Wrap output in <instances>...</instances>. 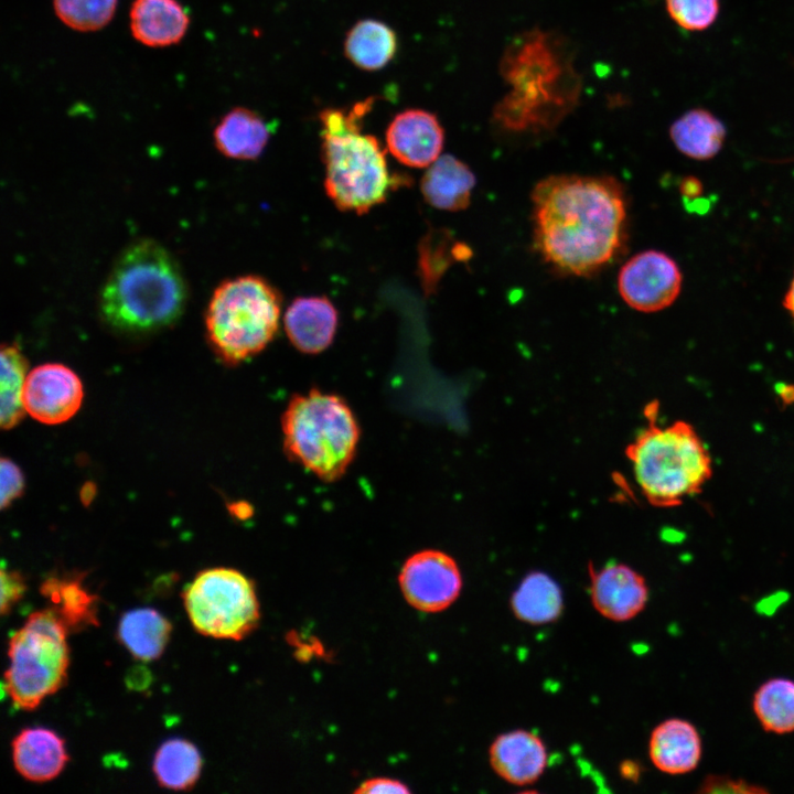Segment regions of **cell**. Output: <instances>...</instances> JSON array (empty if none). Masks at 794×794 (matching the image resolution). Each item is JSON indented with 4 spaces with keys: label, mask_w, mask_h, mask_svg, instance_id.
Instances as JSON below:
<instances>
[{
    "label": "cell",
    "mask_w": 794,
    "mask_h": 794,
    "mask_svg": "<svg viewBox=\"0 0 794 794\" xmlns=\"http://www.w3.org/2000/svg\"><path fill=\"white\" fill-rule=\"evenodd\" d=\"M407 785L391 779L386 777H375L369 779L365 782H363L357 790H355V793H362V794H397V793H409Z\"/></svg>",
    "instance_id": "obj_36"
},
{
    "label": "cell",
    "mask_w": 794,
    "mask_h": 794,
    "mask_svg": "<svg viewBox=\"0 0 794 794\" xmlns=\"http://www.w3.org/2000/svg\"><path fill=\"white\" fill-rule=\"evenodd\" d=\"M228 511L236 519L245 521L253 515V506L247 502H235L228 505Z\"/></svg>",
    "instance_id": "obj_38"
},
{
    "label": "cell",
    "mask_w": 794,
    "mask_h": 794,
    "mask_svg": "<svg viewBox=\"0 0 794 794\" xmlns=\"http://www.w3.org/2000/svg\"><path fill=\"white\" fill-rule=\"evenodd\" d=\"M281 429L288 457L325 482L344 475L360 440V427L347 403L319 389L290 399Z\"/></svg>",
    "instance_id": "obj_6"
},
{
    "label": "cell",
    "mask_w": 794,
    "mask_h": 794,
    "mask_svg": "<svg viewBox=\"0 0 794 794\" xmlns=\"http://www.w3.org/2000/svg\"><path fill=\"white\" fill-rule=\"evenodd\" d=\"M492 770L509 784L523 786L536 782L544 773L548 753L541 738L517 729L498 734L489 748Z\"/></svg>",
    "instance_id": "obj_15"
},
{
    "label": "cell",
    "mask_w": 794,
    "mask_h": 794,
    "mask_svg": "<svg viewBox=\"0 0 794 794\" xmlns=\"http://www.w3.org/2000/svg\"><path fill=\"white\" fill-rule=\"evenodd\" d=\"M683 276L677 262L659 250L631 257L620 269L618 289L632 309L652 313L672 305L680 293Z\"/></svg>",
    "instance_id": "obj_10"
},
{
    "label": "cell",
    "mask_w": 794,
    "mask_h": 794,
    "mask_svg": "<svg viewBox=\"0 0 794 794\" xmlns=\"http://www.w3.org/2000/svg\"><path fill=\"white\" fill-rule=\"evenodd\" d=\"M769 790L750 783L743 779H733L729 775L709 774L704 777L698 793H732V794H763Z\"/></svg>",
    "instance_id": "obj_33"
},
{
    "label": "cell",
    "mask_w": 794,
    "mask_h": 794,
    "mask_svg": "<svg viewBox=\"0 0 794 794\" xmlns=\"http://www.w3.org/2000/svg\"><path fill=\"white\" fill-rule=\"evenodd\" d=\"M399 587L415 609L436 613L449 608L460 596L462 576L457 561L437 549L411 555L400 569Z\"/></svg>",
    "instance_id": "obj_11"
},
{
    "label": "cell",
    "mask_w": 794,
    "mask_h": 794,
    "mask_svg": "<svg viewBox=\"0 0 794 794\" xmlns=\"http://www.w3.org/2000/svg\"><path fill=\"white\" fill-rule=\"evenodd\" d=\"M669 18L682 29L700 32L717 20L720 0H665Z\"/></svg>",
    "instance_id": "obj_32"
},
{
    "label": "cell",
    "mask_w": 794,
    "mask_h": 794,
    "mask_svg": "<svg viewBox=\"0 0 794 794\" xmlns=\"http://www.w3.org/2000/svg\"><path fill=\"white\" fill-rule=\"evenodd\" d=\"M500 72L509 89L494 107L493 119L505 131H551L579 101L581 78L573 55L556 33L533 29L515 37Z\"/></svg>",
    "instance_id": "obj_2"
},
{
    "label": "cell",
    "mask_w": 794,
    "mask_h": 794,
    "mask_svg": "<svg viewBox=\"0 0 794 794\" xmlns=\"http://www.w3.org/2000/svg\"><path fill=\"white\" fill-rule=\"evenodd\" d=\"M444 130L437 116L423 109L397 114L386 130V144L391 155L410 168H428L439 157Z\"/></svg>",
    "instance_id": "obj_14"
},
{
    "label": "cell",
    "mask_w": 794,
    "mask_h": 794,
    "mask_svg": "<svg viewBox=\"0 0 794 794\" xmlns=\"http://www.w3.org/2000/svg\"><path fill=\"white\" fill-rule=\"evenodd\" d=\"M513 614L527 624L556 621L564 610L561 588L549 575L534 571L524 577L511 597Z\"/></svg>",
    "instance_id": "obj_24"
},
{
    "label": "cell",
    "mask_w": 794,
    "mask_h": 794,
    "mask_svg": "<svg viewBox=\"0 0 794 794\" xmlns=\"http://www.w3.org/2000/svg\"><path fill=\"white\" fill-rule=\"evenodd\" d=\"M650 425L627 446L626 455L634 479L650 504L679 505L701 492L712 475L709 451L695 428L682 420L659 427L656 406H651Z\"/></svg>",
    "instance_id": "obj_5"
},
{
    "label": "cell",
    "mask_w": 794,
    "mask_h": 794,
    "mask_svg": "<svg viewBox=\"0 0 794 794\" xmlns=\"http://www.w3.org/2000/svg\"><path fill=\"white\" fill-rule=\"evenodd\" d=\"M589 577L591 603L603 618L625 622L645 609L650 594L646 580L627 565L589 566Z\"/></svg>",
    "instance_id": "obj_13"
},
{
    "label": "cell",
    "mask_w": 794,
    "mask_h": 794,
    "mask_svg": "<svg viewBox=\"0 0 794 794\" xmlns=\"http://www.w3.org/2000/svg\"><path fill=\"white\" fill-rule=\"evenodd\" d=\"M783 305L794 318V276L784 296Z\"/></svg>",
    "instance_id": "obj_40"
},
{
    "label": "cell",
    "mask_w": 794,
    "mask_h": 794,
    "mask_svg": "<svg viewBox=\"0 0 794 794\" xmlns=\"http://www.w3.org/2000/svg\"><path fill=\"white\" fill-rule=\"evenodd\" d=\"M1 409L2 429L17 426L24 416L23 388L28 363L17 343L1 345Z\"/></svg>",
    "instance_id": "obj_29"
},
{
    "label": "cell",
    "mask_w": 794,
    "mask_h": 794,
    "mask_svg": "<svg viewBox=\"0 0 794 794\" xmlns=\"http://www.w3.org/2000/svg\"><path fill=\"white\" fill-rule=\"evenodd\" d=\"M182 598L193 627L205 636L239 641L251 633L260 620L254 582L233 568L198 572Z\"/></svg>",
    "instance_id": "obj_9"
},
{
    "label": "cell",
    "mask_w": 794,
    "mask_h": 794,
    "mask_svg": "<svg viewBox=\"0 0 794 794\" xmlns=\"http://www.w3.org/2000/svg\"><path fill=\"white\" fill-rule=\"evenodd\" d=\"M373 103L367 98L350 109L328 108L319 116L325 192L339 210L360 215L385 202L395 185L385 150L375 136L362 130Z\"/></svg>",
    "instance_id": "obj_4"
},
{
    "label": "cell",
    "mask_w": 794,
    "mask_h": 794,
    "mask_svg": "<svg viewBox=\"0 0 794 794\" xmlns=\"http://www.w3.org/2000/svg\"><path fill=\"white\" fill-rule=\"evenodd\" d=\"M701 755L700 733L688 720L669 718L659 722L651 732L648 757L663 773H689L698 766Z\"/></svg>",
    "instance_id": "obj_17"
},
{
    "label": "cell",
    "mask_w": 794,
    "mask_h": 794,
    "mask_svg": "<svg viewBox=\"0 0 794 794\" xmlns=\"http://www.w3.org/2000/svg\"><path fill=\"white\" fill-rule=\"evenodd\" d=\"M1 473V508L9 507L24 491V475L21 469L10 459L2 458Z\"/></svg>",
    "instance_id": "obj_34"
},
{
    "label": "cell",
    "mask_w": 794,
    "mask_h": 794,
    "mask_svg": "<svg viewBox=\"0 0 794 794\" xmlns=\"http://www.w3.org/2000/svg\"><path fill=\"white\" fill-rule=\"evenodd\" d=\"M95 486L94 485H85L82 490V500L84 503L90 502L93 496L95 495Z\"/></svg>",
    "instance_id": "obj_42"
},
{
    "label": "cell",
    "mask_w": 794,
    "mask_h": 794,
    "mask_svg": "<svg viewBox=\"0 0 794 794\" xmlns=\"http://www.w3.org/2000/svg\"><path fill=\"white\" fill-rule=\"evenodd\" d=\"M281 296L265 278L244 275L222 281L204 315L207 341L215 355L236 365L260 353L279 329Z\"/></svg>",
    "instance_id": "obj_7"
},
{
    "label": "cell",
    "mask_w": 794,
    "mask_h": 794,
    "mask_svg": "<svg viewBox=\"0 0 794 794\" xmlns=\"http://www.w3.org/2000/svg\"><path fill=\"white\" fill-rule=\"evenodd\" d=\"M679 192L683 196L684 203L695 201L702 196V182L694 175L685 176L680 181Z\"/></svg>",
    "instance_id": "obj_37"
},
{
    "label": "cell",
    "mask_w": 794,
    "mask_h": 794,
    "mask_svg": "<svg viewBox=\"0 0 794 794\" xmlns=\"http://www.w3.org/2000/svg\"><path fill=\"white\" fill-rule=\"evenodd\" d=\"M475 186V175L460 159L440 155L428 167L420 181L423 198L431 206L449 212L466 208Z\"/></svg>",
    "instance_id": "obj_20"
},
{
    "label": "cell",
    "mask_w": 794,
    "mask_h": 794,
    "mask_svg": "<svg viewBox=\"0 0 794 794\" xmlns=\"http://www.w3.org/2000/svg\"><path fill=\"white\" fill-rule=\"evenodd\" d=\"M270 128L256 111L235 107L229 110L213 132L216 149L235 160L257 159L268 143Z\"/></svg>",
    "instance_id": "obj_21"
},
{
    "label": "cell",
    "mask_w": 794,
    "mask_h": 794,
    "mask_svg": "<svg viewBox=\"0 0 794 794\" xmlns=\"http://www.w3.org/2000/svg\"><path fill=\"white\" fill-rule=\"evenodd\" d=\"M17 772L31 782L55 779L68 761L64 740L46 728L23 729L12 741Z\"/></svg>",
    "instance_id": "obj_18"
},
{
    "label": "cell",
    "mask_w": 794,
    "mask_h": 794,
    "mask_svg": "<svg viewBox=\"0 0 794 794\" xmlns=\"http://www.w3.org/2000/svg\"><path fill=\"white\" fill-rule=\"evenodd\" d=\"M83 396L82 380L74 371L60 363H45L26 376L23 405L33 419L57 425L78 411Z\"/></svg>",
    "instance_id": "obj_12"
},
{
    "label": "cell",
    "mask_w": 794,
    "mask_h": 794,
    "mask_svg": "<svg viewBox=\"0 0 794 794\" xmlns=\"http://www.w3.org/2000/svg\"><path fill=\"white\" fill-rule=\"evenodd\" d=\"M118 0H53L57 18L68 28L93 32L106 26L114 17Z\"/></svg>",
    "instance_id": "obj_30"
},
{
    "label": "cell",
    "mask_w": 794,
    "mask_h": 794,
    "mask_svg": "<svg viewBox=\"0 0 794 794\" xmlns=\"http://www.w3.org/2000/svg\"><path fill=\"white\" fill-rule=\"evenodd\" d=\"M129 18L133 37L150 47L179 43L190 24L176 0H135Z\"/></svg>",
    "instance_id": "obj_19"
},
{
    "label": "cell",
    "mask_w": 794,
    "mask_h": 794,
    "mask_svg": "<svg viewBox=\"0 0 794 794\" xmlns=\"http://www.w3.org/2000/svg\"><path fill=\"white\" fill-rule=\"evenodd\" d=\"M68 631L45 609L33 612L9 641L4 688L13 705L35 709L65 683L69 665Z\"/></svg>",
    "instance_id": "obj_8"
},
{
    "label": "cell",
    "mask_w": 794,
    "mask_h": 794,
    "mask_svg": "<svg viewBox=\"0 0 794 794\" xmlns=\"http://www.w3.org/2000/svg\"><path fill=\"white\" fill-rule=\"evenodd\" d=\"M202 757L190 741L174 738L163 742L157 750L152 770L162 787L186 791L197 782L202 771Z\"/></svg>",
    "instance_id": "obj_27"
},
{
    "label": "cell",
    "mask_w": 794,
    "mask_h": 794,
    "mask_svg": "<svg viewBox=\"0 0 794 794\" xmlns=\"http://www.w3.org/2000/svg\"><path fill=\"white\" fill-rule=\"evenodd\" d=\"M397 50V37L387 24L365 19L347 32L344 42L346 57L358 68L377 71L386 66Z\"/></svg>",
    "instance_id": "obj_26"
},
{
    "label": "cell",
    "mask_w": 794,
    "mask_h": 794,
    "mask_svg": "<svg viewBox=\"0 0 794 794\" xmlns=\"http://www.w3.org/2000/svg\"><path fill=\"white\" fill-rule=\"evenodd\" d=\"M675 147L686 157L709 160L718 154L726 139L722 121L705 108H693L669 128Z\"/></svg>",
    "instance_id": "obj_23"
},
{
    "label": "cell",
    "mask_w": 794,
    "mask_h": 794,
    "mask_svg": "<svg viewBox=\"0 0 794 794\" xmlns=\"http://www.w3.org/2000/svg\"><path fill=\"white\" fill-rule=\"evenodd\" d=\"M171 630V623L160 612L143 608L130 610L121 616L117 635L133 657L150 662L162 655Z\"/></svg>",
    "instance_id": "obj_25"
},
{
    "label": "cell",
    "mask_w": 794,
    "mask_h": 794,
    "mask_svg": "<svg viewBox=\"0 0 794 794\" xmlns=\"http://www.w3.org/2000/svg\"><path fill=\"white\" fill-rule=\"evenodd\" d=\"M337 311L326 297H300L283 315V325L291 344L305 354H318L333 342Z\"/></svg>",
    "instance_id": "obj_16"
},
{
    "label": "cell",
    "mask_w": 794,
    "mask_h": 794,
    "mask_svg": "<svg viewBox=\"0 0 794 794\" xmlns=\"http://www.w3.org/2000/svg\"><path fill=\"white\" fill-rule=\"evenodd\" d=\"M752 709L766 732H794V680L785 677L765 680L753 695Z\"/></svg>",
    "instance_id": "obj_28"
},
{
    "label": "cell",
    "mask_w": 794,
    "mask_h": 794,
    "mask_svg": "<svg viewBox=\"0 0 794 794\" xmlns=\"http://www.w3.org/2000/svg\"><path fill=\"white\" fill-rule=\"evenodd\" d=\"M540 257L564 275L588 277L611 262L626 238V198L612 176L556 174L530 194Z\"/></svg>",
    "instance_id": "obj_1"
},
{
    "label": "cell",
    "mask_w": 794,
    "mask_h": 794,
    "mask_svg": "<svg viewBox=\"0 0 794 794\" xmlns=\"http://www.w3.org/2000/svg\"><path fill=\"white\" fill-rule=\"evenodd\" d=\"M620 773L626 780L636 781L641 775V769L636 762L626 760L620 765Z\"/></svg>",
    "instance_id": "obj_39"
},
{
    "label": "cell",
    "mask_w": 794,
    "mask_h": 794,
    "mask_svg": "<svg viewBox=\"0 0 794 794\" xmlns=\"http://www.w3.org/2000/svg\"><path fill=\"white\" fill-rule=\"evenodd\" d=\"M40 591L68 632L98 625V598L84 588L82 576L50 577Z\"/></svg>",
    "instance_id": "obj_22"
},
{
    "label": "cell",
    "mask_w": 794,
    "mask_h": 794,
    "mask_svg": "<svg viewBox=\"0 0 794 794\" xmlns=\"http://www.w3.org/2000/svg\"><path fill=\"white\" fill-rule=\"evenodd\" d=\"M780 395L786 404L793 403L794 401V387L784 385V387L780 390Z\"/></svg>",
    "instance_id": "obj_41"
},
{
    "label": "cell",
    "mask_w": 794,
    "mask_h": 794,
    "mask_svg": "<svg viewBox=\"0 0 794 794\" xmlns=\"http://www.w3.org/2000/svg\"><path fill=\"white\" fill-rule=\"evenodd\" d=\"M433 240L434 248L429 249L426 245L421 257L422 275L430 289L453 260L464 261L472 256L471 249L463 243L453 242L448 232H438V239Z\"/></svg>",
    "instance_id": "obj_31"
},
{
    "label": "cell",
    "mask_w": 794,
    "mask_h": 794,
    "mask_svg": "<svg viewBox=\"0 0 794 794\" xmlns=\"http://www.w3.org/2000/svg\"><path fill=\"white\" fill-rule=\"evenodd\" d=\"M26 583L23 576L14 570H1V614L9 613L12 607L23 597Z\"/></svg>",
    "instance_id": "obj_35"
},
{
    "label": "cell",
    "mask_w": 794,
    "mask_h": 794,
    "mask_svg": "<svg viewBox=\"0 0 794 794\" xmlns=\"http://www.w3.org/2000/svg\"><path fill=\"white\" fill-rule=\"evenodd\" d=\"M187 288L174 257L153 239H138L117 257L99 294V311L111 328L151 332L183 313Z\"/></svg>",
    "instance_id": "obj_3"
}]
</instances>
